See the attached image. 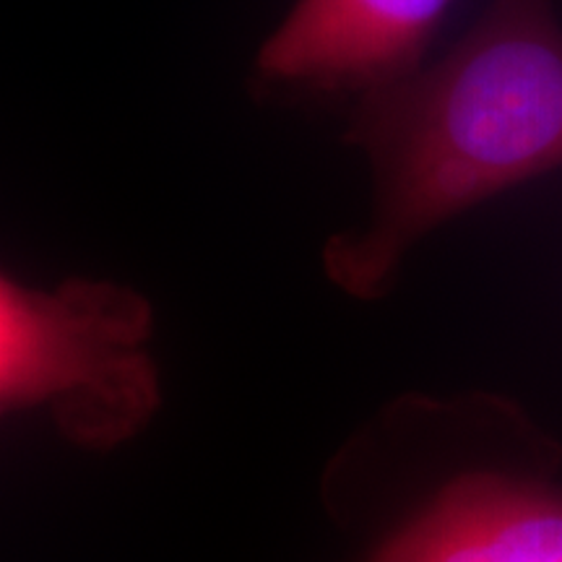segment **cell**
I'll return each instance as SVG.
<instances>
[{"label":"cell","mask_w":562,"mask_h":562,"mask_svg":"<svg viewBox=\"0 0 562 562\" xmlns=\"http://www.w3.org/2000/svg\"><path fill=\"white\" fill-rule=\"evenodd\" d=\"M347 117L344 140L370 170V211L328 237L323 273L349 297L375 302L430 232L562 167L552 0H490L448 55L360 97Z\"/></svg>","instance_id":"cell-1"},{"label":"cell","mask_w":562,"mask_h":562,"mask_svg":"<svg viewBox=\"0 0 562 562\" xmlns=\"http://www.w3.org/2000/svg\"><path fill=\"white\" fill-rule=\"evenodd\" d=\"M151 334V302L128 284L74 277L45 290L3 273V409L47 412L76 446H121L159 409Z\"/></svg>","instance_id":"cell-2"},{"label":"cell","mask_w":562,"mask_h":562,"mask_svg":"<svg viewBox=\"0 0 562 562\" xmlns=\"http://www.w3.org/2000/svg\"><path fill=\"white\" fill-rule=\"evenodd\" d=\"M453 0H294L250 70L261 100L357 102L409 79Z\"/></svg>","instance_id":"cell-3"},{"label":"cell","mask_w":562,"mask_h":562,"mask_svg":"<svg viewBox=\"0 0 562 562\" xmlns=\"http://www.w3.org/2000/svg\"><path fill=\"white\" fill-rule=\"evenodd\" d=\"M375 562H562V490L531 472L467 469Z\"/></svg>","instance_id":"cell-4"}]
</instances>
